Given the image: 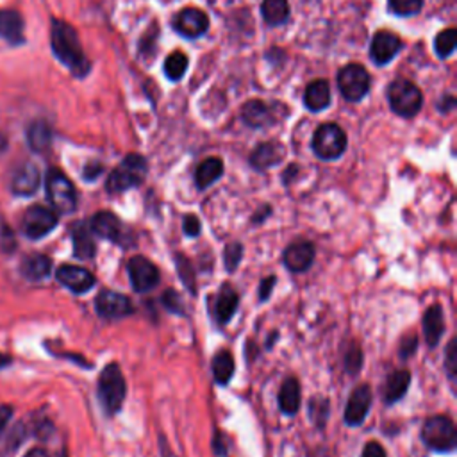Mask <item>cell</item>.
<instances>
[{
  "instance_id": "1",
  "label": "cell",
  "mask_w": 457,
  "mask_h": 457,
  "mask_svg": "<svg viewBox=\"0 0 457 457\" xmlns=\"http://www.w3.org/2000/svg\"><path fill=\"white\" fill-rule=\"evenodd\" d=\"M50 45L54 55L77 77H84L89 71V61L82 50L77 30L64 20H52Z\"/></svg>"
},
{
  "instance_id": "2",
  "label": "cell",
  "mask_w": 457,
  "mask_h": 457,
  "mask_svg": "<svg viewBox=\"0 0 457 457\" xmlns=\"http://www.w3.org/2000/svg\"><path fill=\"white\" fill-rule=\"evenodd\" d=\"M125 378L116 362H109L98 378V398L107 414H116L125 400Z\"/></svg>"
},
{
  "instance_id": "3",
  "label": "cell",
  "mask_w": 457,
  "mask_h": 457,
  "mask_svg": "<svg viewBox=\"0 0 457 457\" xmlns=\"http://www.w3.org/2000/svg\"><path fill=\"white\" fill-rule=\"evenodd\" d=\"M145 175H146L145 157L137 154H130L118 164V168H114V171H111L105 187L109 193H121L139 186Z\"/></svg>"
},
{
  "instance_id": "4",
  "label": "cell",
  "mask_w": 457,
  "mask_h": 457,
  "mask_svg": "<svg viewBox=\"0 0 457 457\" xmlns=\"http://www.w3.org/2000/svg\"><path fill=\"white\" fill-rule=\"evenodd\" d=\"M387 98L391 104V109L400 116H414L421 109V91L418 86H414L407 79H396L391 82L387 89Z\"/></svg>"
},
{
  "instance_id": "5",
  "label": "cell",
  "mask_w": 457,
  "mask_h": 457,
  "mask_svg": "<svg viewBox=\"0 0 457 457\" xmlns=\"http://www.w3.org/2000/svg\"><path fill=\"white\" fill-rule=\"evenodd\" d=\"M46 196L57 212L68 214L77 205V191L71 180L59 170L46 173Z\"/></svg>"
},
{
  "instance_id": "6",
  "label": "cell",
  "mask_w": 457,
  "mask_h": 457,
  "mask_svg": "<svg viewBox=\"0 0 457 457\" xmlns=\"http://www.w3.org/2000/svg\"><path fill=\"white\" fill-rule=\"evenodd\" d=\"M421 437L427 446L437 452H450L457 445V430L448 416H432L425 421Z\"/></svg>"
},
{
  "instance_id": "7",
  "label": "cell",
  "mask_w": 457,
  "mask_h": 457,
  "mask_svg": "<svg viewBox=\"0 0 457 457\" xmlns=\"http://www.w3.org/2000/svg\"><path fill=\"white\" fill-rule=\"evenodd\" d=\"M346 148V136L336 123L321 125L312 137V150L321 159H337Z\"/></svg>"
},
{
  "instance_id": "8",
  "label": "cell",
  "mask_w": 457,
  "mask_h": 457,
  "mask_svg": "<svg viewBox=\"0 0 457 457\" xmlns=\"http://www.w3.org/2000/svg\"><path fill=\"white\" fill-rule=\"evenodd\" d=\"M57 227V214L45 205H30L21 218V230L30 239H41Z\"/></svg>"
},
{
  "instance_id": "9",
  "label": "cell",
  "mask_w": 457,
  "mask_h": 457,
  "mask_svg": "<svg viewBox=\"0 0 457 457\" xmlns=\"http://www.w3.org/2000/svg\"><path fill=\"white\" fill-rule=\"evenodd\" d=\"M337 86L346 100L357 102L368 93L370 75L361 64H346L337 75Z\"/></svg>"
},
{
  "instance_id": "10",
  "label": "cell",
  "mask_w": 457,
  "mask_h": 457,
  "mask_svg": "<svg viewBox=\"0 0 457 457\" xmlns=\"http://www.w3.org/2000/svg\"><path fill=\"white\" fill-rule=\"evenodd\" d=\"M127 271L132 282V287L139 293H146L154 289L159 282V270L152 261L143 255H134L127 262Z\"/></svg>"
},
{
  "instance_id": "11",
  "label": "cell",
  "mask_w": 457,
  "mask_h": 457,
  "mask_svg": "<svg viewBox=\"0 0 457 457\" xmlns=\"http://www.w3.org/2000/svg\"><path fill=\"white\" fill-rule=\"evenodd\" d=\"M95 303H96V312L105 320H120L129 316L134 311L127 296L111 289H104L102 293H98Z\"/></svg>"
},
{
  "instance_id": "12",
  "label": "cell",
  "mask_w": 457,
  "mask_h": 457,
  "mask_svg": "<svg viewBox=\"0 0 457 457\" xmlns=\"http://www.w3.org/2000/svg\"><path fill=\"white\" fill-rule=\"evenodd\" d=\"M173 27L179 34L186 37H198L202 36L209 27V18L204 11L196 7H186L177 12L173 20Z\"/></svg>"
},
{
  "instance_id": "13",
  "label": "cell",
  "mask_w": 457,
  "mask_h": 457,
  "mask_svg": "<svg viewBox=\"0 0 457 457\" xmlns=\"http://www.w3.org/2000/svg\"><path fill=\"white\" fill-rule=\"evenodd\" d=\"M57 280L68 287L70 291L80 295L89 291L95 286V277L91 271H87L86 268L80 266H71V264H62L57 273H55Z\"/></svg>"
},
{
  "instance_id": "14",
  "label": "cell",
  "mask_w": 457,
  "mask_h": 457,
  "mask_svg": "<svg viewBox=\"0 0 457 457\" xmlns=\"http://www.w3.org/2000/svg\"><path fill=\"white\" fill-rule=\"evenodd\" d=\"M370 405H371V391L366 384H361L357 386L350 398H348V403H346V409H345V421L346 425L350 427H355V425H361L362 420L366 418L368 411H370Z\"/></svg>"
},
{
  "instance_id": "15",
  "label": "cell",
  "mask_w": 457,
  "mask_h": 457,
  "mask_svg": "<svg viewBox=\"0 0 457 457\" xmlns=\"http://www.w3.org/2000/svg\"><path fill=\"white\" fill-rule=\"evenodd\" d=\"M400 46H402V41L396 34L389 30H378L371 39L370 54L377 64H386L396 55Z\"/></svg>"
},
{
  "instance_id": "16",
  "label": "cell",
  "mask_w": 457,
  "mask_h": 457,
  "mask_svg": "<svg viewBox=\"0 0 457 457\" xmlns=\"http://www.w3.org/2000/svg\"><path fill=\"white\" fill-rule=\"evenodd\" d=\"M39 182H41V175L37 166L32 162H25L14 171L11 179V189L18 196H30L37 191Z\"/></svg>"
},
{
  "instance_id": "17",
  "label": "cell",
  "mask_w": 457,
  "mask_h": 457,
  "mask_svg": "<svg viewBox=\"0 0 457 457\" xmlns=\"http://www.w3.org/2000/svg\"><path fill=\"white\" fill-rule=\"evenodd\" d=\"M282 261L291 271H305L314 261V246L309 241H295L284 250Z\"/></svg>"
},
{
  "instance_id": "18",
  "label": "cell",
  "mask_w": 457,
  "mask_h": 457,
  "mask_svg": "<svg viewBox=\"0 0 457 457\" xmlns=\"http://www.w3.org/2000/svg\"><path fill=\"white\" fill-rule=\"evenodd\" d=\"M23 18L20 16V12L12 9H0V39L12 46L23 45Z\"/></svg>"
},
{
  "instance_id": "19",
  "label": "cell",
  "mask_w": 457,
  "mask_h": 457,
  "mask_svg": "<svg viewBox=\"0 0 457 457\" xmlns=\"http://www.w3.org/2000/svg\"><path fill=\"white\" fill-rule=\"evenodd\" d=\"M89 230L109 241H121L123 237L121 221L109 211L96 212L89 221Z\"/></svg>"
},
{
  "instance_id": "20",
  "label": "cell",
  "mask_w": 457,
  "mask_h": 457,
  "mask_svg": "<svg viewBox=\"0 0 457 457\" xmlns=\"http://www.w3.org/2000/svg\"><path fill=\"white\" fill-rule=\"evenodd\" d=\"M445 330V321H443V311L436 303L427 309L423 314V336L428 346H436L443 336Z\"/></svg>"
},
{
  "instance_id": "21",
  "label": "cell",
  "mask_w": 457,
  "mask_h": 457,
  "mask_svg": "<svg viewBox=\"0 0 457 457\" xmlns=\"http://www.w3.org/2000/svg\"><path fill=\"white\" fill-rule=\"evenodd\" d=\"M284 157V148L277 143H262L259 145L252 155H250V164L257 170H266L277 162H280Z\"/></svg>"
},
{
  "instance_id": "22",
  "label": "cell",
  "mask_w": 457,
  "mask_h": 457,
  "mask_svg": "<svg viewBox=\"0 0 457 457\" xmlns=\"http://www.w3.org/2000/svg\"><path fill=\"white\" fill-rule=\"evenodd\" d=\"M52 270V261L43 255V253H32V255H27L23 261H21V266H20V271L21 275L27 278V280H43Z\"/></svg>"
},
{
  "instance_id": "23",
  "label": "cell",
  "mask_w": 457,
  "mask_h": 457,
  "mask_svg": "<svg viewBox=\"0 0 457 457\" xmlns=\"http://www.w3.org/2000/svg\"><path fill=\"white\" fill-rule=\"evenodd\" d=\"M305 105L311 111H321L330 104V87L327 84V80L318 79L312 80L307 87H305V95H303Z\"/></svg>"
},
{
  "instance_id": "24",
  "label": "cell",
  "mask_w": 457,
  "mask_h": 457,
  "mask_svg": "<svg viewBox=\"0 0 457 457\" xmlns=\"http://www.w3.org/2000/svg\"><path fill=\"white\" fill-rule=\"evenodd\" d=\"M411 384V373L407 370H396L393 371L384 386V400L387 403H395L400 398H403L407 387Z\"/></svg>"
},
{
  "instance_id": "25",
  "label": "cell",
  "mask_w": 457,
  "mask_h": 457,
  "mask_svg": "<svg viewBox=\"0 0 457 457\" xmlns=\"http://www.w3.org/2000/svg\"><path fill=\"white\" fill-rule=\"evenodd\" d=\"M270 105H266L262 100H250L243 107V120L250 127H264L273 121Z\"/></svg>"
},
{
  "instance_id": "26",
  "label": "cell",
  "mask_w": 457,
  "mask_h": 457,
  "mask_svg": "<svg viewBox=\"0 0 457 457\" xmlns=\"http://www.w3.org/2000/svg\"><path fill=\"white\" fill-rule=\"evenodd\" d=\"M27 143L34 152H45L52 143V130L45 120H34L27 127Z\"/></svg>"
},
{
  "instance_id": "27",
  "label": "cell",
  "mask_w": 457,
  "mask_h": 457,
  "mask_svg": "<svg viewBox=\"0 0 457 457\" xmlns=\"http://www.w3.org/2000/svg\"><path fill=\"white\" fill-rule=\"evenodd\" d=\"M223 173V161L218 157H209L202 161L195 171V182L200 189L209 187L214 180H218Z\"/></svg>"
},
{
  "instance_id": "28",
  "label": "cell",
  "mask_w": 457,
  "mask_h": 457,
  "mask_svg": "<svg viewBox=\"0 0 457 457\" xmlns=\"http://www.w3.org/2000/svg\"><path fill=\"white\" fill-rule=\"evenodd\" d=\"M73 237V250L79 259H91L95 255V241L91 236V230L84 223H77L71 228Z\"/></svg>"
},
{
  "instance_id": "29",
  "label": "cell",
  "mask_w": 457,
  "mask_h": 457,
  "mask_svg": "<svg viewBox=\"0 0 457 457\" xmlns=\"http://www.w3.org/2000/svg\"><path fill=\"white\" fill-rule=\"evenodd\" d=\"M278 405L282 412L295 414L300 407V384L296 378L289 377L284 380L280 393H278Z\"/></svg>"
},
{
  "instance_id": "30",
  "label": "cell",
  "mask_w": 457,
  "mask_h": 457,
  "mask_svg": "<svg viewBox=\"0 0 457 457\" xmlns=\"http://www.w3.org/2000/svg\"><path fill=\"white\" fill-rule=\"evenodd\" d=\"M237 302H239L237 293L230 286H223L221 291L218 293L216 309H214L220 323H227L234 316V312L237 309Z\"/></svg>"
},
{
  "instance_id": "31",
  "label": "cell",
  "mask_w": 457,
  "mask_h": 457,
  "mask_svg": "<svg viewBox=\"0 0 457 457\" xmlns=\"http://www.w3.org/2000/svg\"><path fill=\"white\" fill-rule=\"evenodd\" d=\"M212 375L218 384H227L234 375V357L228 350H221L212 357Z\"/></svg>"
},
{
  "instance_id": "32",
  "label": "cell",
  "mask_w": 457,
  "mask_h": 457,
  "mask_svg": "<svg viewBox=\"0 0 457 457\" xmlns=\"http://www.w3.org/2000/svg\"><path fill=\"white\" fill-rule=\"evenodd\" d=\"M261 12L266 23L280 25L289 16V4L287 0H264L261 5Z\"/></svg>"
},
{
  "instance_id": "33",
  "label": "cell",
  "mask_w": 457,
  "mask_h": 457,
  "mask_svg": "<svg viewBox=\"0 0 457 457\" xmlns=\"http://www.w3.org/2000/svg\"><path fill=\"white\" fill-rule=\"evenodd\" d=\"M187 68V55H184L182 52H173L166 57L164 61V71L171 80H179Z\"/></svg>"
},
{
  "instance_id": "34",
  "label": "cell",
  "mask_w": 457,
  "mask_h": 457,
  "mask_svg": "<svg viewBox=\"0 0 457 457\" xmlns=\"http://www.w3.org/2000/svg\"><path fill=\"white\" fill-rule=\"evenodd\" d=\"M455 45H457V30L455 29H445L443 32L437 34L434 48H436V54L441 59H445L455 50Z\"/></svg>"
},
{
  "instance_id": "35",
  "label": "cell",
  "mask_w": 457,
  "mask_h": 457,
  "mask_svg": "<svg viewBox=\"0 0 457 457\" xmlns=\"http://www.w3.org/2000/svg\"><path fill=\"white\" fill-rule=\"evenodd\" d=\"M423 0H389V9L400 16H411L420 12Z\"/></svg>"
},
{
  "instance_id": "36",
  "label": "cell",
  "mask_w": 457,
  "mask_h": 457,
  "mask_svg": "<svg viewBox=\"0 0 457 457\" xmlns=\"http://www.w3.org/2000/svg\"><path fill=\"white\" fill-rule=\"evenodd\" d=\"M243 257V246L239 243H230L225 246V252H223V261H225V268L228 271H234L239 264Z\"/></svg>"
},
{
  "instance_id": "37",
  "label": "cell",
  "mask_w": 457,
  "mask_h": 457,
  "mask_svg": "<svg viewBox=\"0 0 457 457\" xmlns=\"http://www.w3.org/2000/svg\"><path fill=\"white\" fill-rule=\"evenodd\" d=\"M361 364H362V353L359 350V346H352L348 352H346V357H345V368L350 375H355L359 370H361Z\"/></svg>"
},
{
  "instance_id": "38",
  "label": "cell",
  "mask_w": 457,
  "mask_h": 457,
  "mask_svg": "<svg viewBox=\"0 0 457 457\" xmlns=\"http://www.w3.org/2000/svg\"><path fill=\"white\" fill-rule=\"evenodd\" d=\"M16 246V239L9 225L0 218V252H12Z\"/></svg>"
},
{
  "instance_id": "39",
  "label": "cell",
  "mask_w": 457,
  "mask_h": 457,
  "mask_svg": "<svg viewBox=\"0 0 457 457\" xmlns=\"http://www.w3.org/2000/svg\"><path fill=\"white\" fill-rule=\"evenodd\" d=\"M177 268H179V273L184 280V284H187V287L191 291H195V286H193V270H191V264L187 259H184L182 255H177Z\"/></svg>"
},
{
  "instance_id": "40",
  "label": "cell",
  "mask_w": 457,
  "mask_h": 457,
  "mask_svg": "<svg viewBox=\"0 0 457 457\" xmlns=\"http://www.w3.org/2000/svg\"><path fill=\"white\" fill-rule=\"evenodd\" d=\"M162 302H164V305H166L168 311L177 312V314H182V302H180V296H179L175 291L168 289V291L162 295Z\"/></svg>"
},
{
  "instance_id": "41",
  "label": "cell",
  "mask_w": 457,
  "mask_h": 457,
  "mask_svg": "<svg viewBox=\"0 0 457 457\" xmlns=\"http://www.w3.org/2000/svg\"><path fill=\"white\" fill-rule=\"evenodd\" d=\"M311 412H314V421L323 425V421L328 414V402L327 400H312L311 402Z\"/></svg>"
},
{
  "instance_id": "42",
  "label": "cell",
  "mask_w": 457,
  "mask_h": 457,
  "mask_svg": "<svg viewBox=\"0 0 457 457\" xmlns=\"http://www.w3.org/2000/svg\"><path fill=\"white\" fill-rule=\"evenodd\" d=\"M455 368H457V348H455V339H452L446 348V370L452 380L455 378Z\"/></svg>"
},
{
  "instance_id": "43",
  "label": "cell",
  "mask_w": 457,
  "mask_h": 457,
  "mask_svg": "<svg viewBox=\"0 0 457 457\" xmlns=\"http://www.w3.org/2000/svg\"><path fill=\"white\" fill-rule=\"evenodd\" d=\"M361 457H386V452H384V448H382L380 443L370 441V443L364 446Z\"/></svg>"
},
{
  "instance_id": "44",
  "label": "cell",
  "mask_w": 457,
  "mask_h": 457,
  "mask_svg": "<svg viewBox=\"0 0 457 457\" xmlns=\"http://www.w3.org/2000/svg\"><path fill=\"white\" fill-rule=\"evenodd\" d=\"M184 232L187 236H196L200 232V221H198V218L195 214H187L184 218Z\"/></svg>"
},
{
  "instance_id": "45",
  "label": "cell",
  "mask_w": 457,
  "mask_h": 457,
  "mask_svg": "<svg viewBox=\"0 0 457 457\" xmlns=\"http://www.w3.org/2000/svg\"><path fill=\"white\" fill-rule=\"evenodd\" d=\"M416 345H418V339H416V336H414V337H412V336H409V337H405V339L402 341L398 353H400V355L405 359V357H409V355L414 352Z\"/></svg>"
},
{
  "instance_id": "46",
  "label": "cell",
  "mask_w": 457,
  "mask_h": 457,
  "mask_svg": "<svg viewBox=\"0 0 457 457\" xmlns=\"http://www.w3.org/2000/svg\"><path fill=\"white\" fill-rule=\"evenodd\" d=\"M273 286H275V277H273V275L262 278V282H261V286H259V298H261V300H266V298L270 296Z\"/></svg>"
},
{
  "instance_id": "47",
  "label": "cell",
  "mask_w": 457,
  "mask_h": 457,
  "mask_svg": "<svg viewBox=\"0 0 457 457\" xmlns=\"http://www.w3.org/2000/svg\"><path fill=\"white\" fill-rule=\"evenodd\" d=\"M11 416H12V409L9 405H0V432L4 430V427L7 425Z\"/></svg>"
},
{
  "instance_id": "48",
  "label": "cell",
  "mask_w": 457,
  "mask_h": 457,
  "mask_svg": "<svg viewBox=\"0 0 457 457\" xmlns=\"http://www.w3.org/2000/svg\"><path fill=\"white\" fill-rule=\"evenodd\" d=\"M102 171V166L100 164H95V166H86V170H84V177L87 179V180H93L98 173Z\"/></svg>"
},
{
  "instance_id": "49",
  "label": "cell",
  "mask_w": 457,
  "mask_h": 457,
  "mask_svg": "<svg viewBox=\"0 0 457 457\" xmlns=\"http://www.w3.org/2000/svg\"><path fill=\"white\" fill-rule=\"evenodd\" d=\"M25 457H48V455H46V452L41 450V448H32Z\"/></svg>"
},
{
  "instance_id": "50",
  "label": "cell",
  "mask_w": 457,
  "mask_h": 457,
  "mask_svg": "<svg viewBox=\"0 0 457 457\" xmlns=\"http://www.w3.org/2000/svg\"><path fill=\"white\" fill-rule=\"evenodd\" d=\"M9 362V357H5V355H0V366H5Z\"/></svg>"
}]
</instances>
